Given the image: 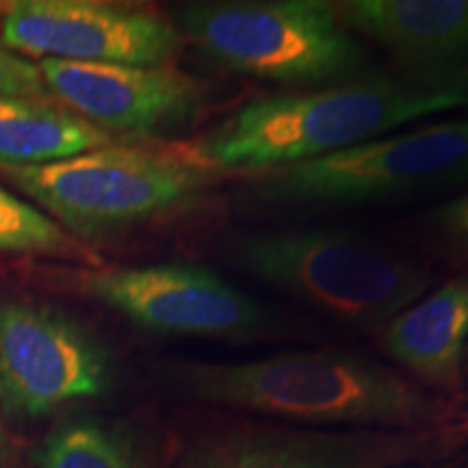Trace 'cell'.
<instances>
[{
	"label": "cell",
	"mask_w": 468,
	"mask_h": 468,
	"mask_svg": "<svg viewBox=\"0 0 468 468\" xmlns=\"http://www.w3.org/2000/svg\"><path fill=\"white\" fill-rule=\"evenodd\" d=\"M466 104L468 68H401L324 90L251 101L178 152L218 176H245L319 159Z\"/></svg>",
	"instance_id": "cell-1"
},
{
	"label": "cell",
	"mask_w": 468,
	"mask_h": 468,
	"mask_svg": "<svg viewBox=\"0 0 468 468\" xmlns=\"http://www.w3.org/2000/svg\"><path fill=\"white\" fill-rule=\"evenodd\" d=\"M169 376L196 401L319 430H431L453 417L442 397L384 362L345 349L176 362Z\"/></svg>",
	"instance_id": "cell-2"
},
{
	"label": "cell",
	"mask_w": 468,
	"mask_h": 468,
	"mask_svg": "<svg viewBox=\"0 0 468 468\" xmlns=\"http://www.w3.org/2000/svg\"><path fill=\"white\" fill-rule=\"evenodd\" d=\"M221 251L237 271L365 332L382 330L434 282L401 251L335 228L234 232Z\"/></svg>",
	"instance_id": "cell-3"
},
{
	"label": "cell",
	"mask_w": 468,
	"mask_h": 468,
	"mask_svg": "<svg viewBox=\"0 0 468 468\" xmlns=\"http://www.w3.org/2000/svg\"><path fill=\"white\" fill-rule=\"evenodd\" d=\"M0 178L74 239L90 245L178 213L218 178L178 150L128 142L69 159L0 167Z\"/></svg>",
	"instance_id": "cell-4"
},
{
	"label": "cell",
	"mask_w": 468,
	"mask_h": 468,
	"mask_svg": "<svg viewBox=\"0 0 468 468\" xmlns=\"http://www.w3.org/2000/svg\"><path fill=\"white\" fill-rule=\"evenodd\" d=\"M178 31L237 74L286 87H335L371 76V57L324 0H207L178 9Z\"/></svg>",
	"instance_id": "cell-5"
},
{
	"label": "cell",
	"mask_w": 468,
	"mask_h": 468,
	"mask_svg": "<svg viewBox=\"0 0 468 468\" xmlns=\"http://www.w3.org/2000/svg\"><path fill=\"white\" fill-rule=\"evenodd\" d=\"M241 178L243 200L262 208H349L455 189L468 183V120L378 137Z\"/></svg>",
	"instance_id": "cell-6"
},
{
	"label": "cell",
	"mask_w": 468,
	"mask_h": 468,
	"mask_svg": "<svg viewBox=\"0 0 468 468\" xmlns=\"http://www.w3.org/2000/svg\"><path fill=\"white\" fill-rule=\"evenodd\" d=\"M58 291L98 302L150 332L245 345L282 335L284 319L204 267H58Z\"/></svg>",
	"instance_id": "cell-7"
},
{
	"label": "cell",
	"mask_w": 468,
	"mask_h": 468,
	"mask_svg": "<svg viewBox=\"0 0 468 468\" xmlns=\"http://www.w3.org/2000/svg\"><path fill=\"white\" fill-rule=\"evenodd\" d=\"M113 356L90 327L63 310L0 300V410L16 420L42 419L113 386Z\"/></svg>",
	"instance_id": "cell-8"
},
{
	"label": "cell",
	"mask_w": 468,
	"mask_h": 468,
	"mask_svg": "<svg viewBox=\"0 0 468 468\" xmlns=\"http://www.w3.org/2000/svg\"><path fill=\"white\" fill-rule=\"evenodd\" d=\"M458 431V425L319 430L241 420L197 438L176 468H399L441 462Z\"/></svg>",
	"instance_id": "cell-9"
},
{
	"label": "cell",
	"mask_w": 468,
	"mask_h": 468,
	"mask_svg": "<svg viewBox=\"0 0 468 468\" xmlns=\"http://www.w3.org/2000/svg\"><path fill=\"white\" fill-rule=\"evenodd\" d=\"M0 39L20 57L115 66H172L178 27L154 9L98 0H16L0 9Z\"/></svg>",
	"instance_id": "cell-10"
},
{
	"label": "cell",
	"mask_w": 468,
	"mask_h": 468,
	"mask_svg": "<svg viewBox=\"0 0 468 468\" xmlns=\"http://www.w3.org/2000/svg\"><path fill=\"white\" fill-rule=\"evenodd\" d=\"M50 98L113 137H159L197 120L210 90L174 66H115L44 58Z\"/></svg>",
	"instance_id": "cell-11"
},
{
	"label": "cell",
	"mask_w": 468,
	"mask_h": 468,
	"mask_svg": "<svg viewBox=\"0 0 468 468\" xmlns=\"http://www.w3.org/2000/svg\"><path fill=\"white\" fill-rule=\"evenodd\" d=\"M335 9L351 33L382 46L403 69L468 68V0H343Z\"/></svg>",
	"instance_id": "cell-12"
},
{
	"label": "cell",
	"mask_w": 468,
	"mask_h": 468,
	"mask_svg": "<svg viewBox=\"0 0 468 468\" xmlns=\"http://www.w3.org/2000/svg\"><path fill=\"white\" fill-rule=\"evenodd\" d=\"M378 345L417 384L442 395L462 393L468 345V271L442 282L390 319L378 332Z\"/></svg>",
	"instance_id": "cell-13"
},
{
	"label": "cell",
	"mask_w": 468,
	"mask_h": 468,
	"mask_svg": "<svg viewBox=\"0 0 468 468\" xmlns=\"http://www.w3.org/2000/svg\"><path fill=\"white\" fill-rule=\"evenodd\" d=\"M122 142L55 101L0 93V167L44 165Z\"/></svg>",
	"instance_id": "cell-14"
},
{
	"label": "cell",
	"mask_w": 468,
	"mask_h": 468,
	"mask_svg": "<svg viewBox=\"0 0 468 468\" xmlns=\"http://www.w3.org/2000/svg\"><path fill=\"white\" fill-rule=\"evenodd\" d=\"M33 460L37 468H154L131 427L93 417L63 420L44 436Z\"/></svg>",
	"instance_id": "cell-15"
},
{
	"label": "cell",
	"mask_w": 468,
	"mask_h": 468,
	"mask_svg": "<svg viewBox=\"0 0 468 468\" xmlns=\"http://www.w3.org/2000/svg\"><path fill=\"white\" fill-rule=\"evenodd\" d=\"M0 256H39L98 267L101 256L28 200L0 185Z\"/></svg>",
	"instance_id": "cell-16"
},
{
	"label": "cell",
	"mask_w": 468,
	"mask_h": 468,
	"mask_svg": "<svg viewBox=\"0 0 468 468\" xmlns=\"http://www.w3.org/2000/svg\"><path fill=\"white\" fill-rule=\"evenodd\" d=\"M425 230L444 254L468 265V191L431 210Z\"/></svg>",
	"instance_id": "cell-17"
},
{
	"label": "cell",
	"mask_w": 468,
	"mask_h": 468,
	"mask_svg": "<svg viewBox=\"0 0 468 468\" xmlns=\"http://www.w3.org/2000/svg\"><path fill=\"white\" fill-rule=\"evenodd\" d=\"M0 93L52 101L37 63H31L27 57L9 50L3 44V39H0Z\"/></svg>",
	"instance_id": "cell-18"
},
{
	"label": "cell",
	"mask_w": 468,
	"mask_h": 468,
	"mask_svg": "<svg viewBox=\"0 0 468 468\" xmlns=\"http://www.w3.org/2000/svg\"><path fill=\"white\" fill-rule=\"evenodd\" d=\"M399 468H458V462L441 460V462H423V464H410Z\"/></svg>",
	"instance_id": "cell-19"
},
{
	"label": "cell",
	"mask_w": 468,
	"mask_h": 468,
	"mask_svg": "<svg viewBox=\"0 0 468 468\" xmlns=\"http://www.w3.org/2000/svg\"><path fill=\"white\" fill-rule=\"evenodd\" d=\"M7 455H9V442H7V436H5L3 427H0V468H3L5 462H7Z\"/></svg>",
	"instance_id": "cell-20"
},
{
	"label": "cell",
	"mask_w": 468,
	"mask_h": 468,
	"mask_svg": "<svg viewBox=\"0 0 468 468\" xmlns=\"http://www.w3.org/2000/svg\"><path fill=\"white\" fill-rule=\"evenodd\" d=\"M468 384V345H466V351H464V386Z\"/></svg>",
	"instance_id": "cell-21"
},
{
	"label": "cell",
	"mask_w": 468,
	"mask_h": 468,
	"mask_svg": "<svg viewBox=\"0 0 468 468\" xmlns=\"http://www.w3.org/2000/svg\"><path fill=\"white\" fill-rule=\"evenodd\" d=\"M462 468H468V464H466V466H462Z\"/></svg>",
	"instance_id": "cell-22"
}]
</instances>
